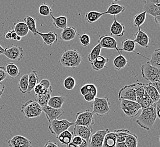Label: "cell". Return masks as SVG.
Instances as JSON below:
<instances>
[{"label":"cell","mask_w":160,"mask_h":147,"mask_svg":"<svg viewBox=\"0 0 160 147\" xmlns=\"http://www.w3.org/2000/svg\"><path fill=\"white\" fill-rule=\"evenodd\" d=\"M94 113L88 110L85 111H80L76 115V121L74 126H82L91 127L94 123Z\"/></svg>","instance_id":"8"},{"label":"cell","mask_w":160,"mask_h":147,"mask_svg":"<svg viewBox=\"0 0 160 147\" xmlns=\"http://www.w3.org/2000/svg\"><path fill=\"white\" fill-rule=\"evenodd\" d=\"M133 86L134 88L135 89L136 96V99H137V102L140 101L145 93V90L143 86H142V83H136L133 84Z\"/></svg>","instance_id":"42"},{"label":"cell","mask_w":160,"mask_h":147,"mask_svg":"<svg viewBox=\"0 0 160 147\" xmlns=\"http://www.w3.org/2000/svg\"><path fill=\"white\" fill-rule=\"evenodd\" d=\"M6 48H3L2 46L0 45V55H3V53L5 52Z\"/></svg>","instance_id":"62"},{"label":"cell","mask_w":160,"mask_h":147,"mask_svg":"<svg viewBox=\"0 0 160 147\" xmlns=\"http://www.w3.org/2000/svg\"><path fill=\"white\" fill-rule=\"evenodd\" d=\"M5 69L7 75H9L12 79H16L21 75V71L19 69L13 62H9L6 64Z\"/></svg>","instance_id":"25"},{"label":"cell","mask_w":160,"mask_h":147,"mask_svg":"<svg viewBox=\"0 0 160 147\" xmlns=\"http://www.w3.org/2000/svg\"><path fill=\"white\" fill-rule=\"evenodd\" d=\"M18 36V35H17L16 32L12 29V40H17V37Z\"/></svg>","instance_id":"59"},{"label":"cell","mask_w":160,"mask_h":147,"mask_svg":"<svg viewBox=\"0 0 160 147\" xmlns=\"http://www.w3.org/2000/svg\"><path fill=\"white\" fill-rule=\"evenodd\" d=\"M138 103L140 105L142 109H144L146 108L150 107L151 105L154 102H153V101L151 100V98L149 97V96H148L147 93L146 92L144 97L140 100V101L138 102Z\"/></svg>","instance_id":"45"},{"label":"cell","mask_w":160,"mask_h":147,"mask_svg":"<svg viewBox=\"0 0 160 147\" xmlns=\"http://www.w3.org/2000/svg\"><path fill=\"white\" fill-rule=\"evenodd\" d=\"M21 111L26 118H34L40 116L42 107L37 102L30 100L22 105Z\"/></svg>","instance_id":"3"},{"label":"cell","mask_w":160,"mask_h":147,"mask_svg":"<svg viewBox=\"0 0 160 147\" xmlns=\"http://www.w3.org/2000/svg\"><path fill=\"white\" fill-rule=\"evenodd\" d=\"M73 136L74 135L73 132L69 131L68 130H66L61 133L56 138L58 139L59 141L62 145H68L72 142Z\"/></svg>","instance_id":"33"},{"label":"cell","mask_w":160,"mask_h":147,"mask_svg":"<svg viewBox=\"0 0 160 147\" xmlns=\"http://www.w3.org/2000/svg\"><path fill=\"white\" fill-rule=\"evenodd\" d=\"M113 64L114 68L117 70H120L126 67L127 64V60L124 56L120 55L114 58Z\"/></svg>","instance_id":"35"},{"label":"cell","mask_w":160,"mask_h":147,"mask_svg":"<svg viewBox=\"0 0 160 147\" xmlns=\"http://www.w3.org/2000/svg\"><path fill=\"white\" fill-rule=\"evenodd\" d=\"M12 30L17 35L20 37H25L28 34V28L23 21L16 23L13 25Z\"/></svg>","instance_id":"27"},{"label":"cell","mask_w":160,"mask_h":147,"mask_svg":"<svg viewBox=\"0 0 160 147\" xmlns=\"http://www.w3.org/2000/svg\"><path fill=\"white\" fill-rule=\"evenodd\" d=\"M44 147H60V146L57 143L52 142L50 140H48V141H47V143Z\"/></svg>","instance_id":"53"},{"label":"cell","mask_w":160,"mask_h":147,"mask_svg":"<svg viewBox=\"0 0 160 147\" xmlns=\"http://www.w3.org/2000/svg\"><path fill=\"white\" fill-rule=\"evenodd\" d=\"M147 18V12H142L139 14H138L134 17L133 23L136 27L140 28V26L143 25L145 21Z\"/></svg>","instance_id":"39"},{"label":"cell","mask_w":160,"mask_h":147,"mask_svg":"<svg viewBox=\"0 0 160 147\" xmlns=\"http://www.w3.org/2000/svg\"><path fill=\"white\" fill-rule=\"evenodd\" d=\"M12 30L8 31L5 35V37L7 40H12Z\"/></svg>","instance_id":"56"},{"label":"cell","mask_w":160,"mask_h":147,"mask_svg":"<svg viewBox=\"0 0 160 147\" xmlns=\"http://www.w3.org/2000/svg\"><path fill=\"white\" fill-rule=\"evenodd\" d=\"M23 22L28 26V30L31 31L34 36H35L38 32L36 19L30 16H27L23 19Z\"/></svg>","instance_id":"31"},{"label":"cell","mask_w":160,"mask_h":147,"mask_svg":"<svg viewBox=\"0 0 160 147\" xmlns=\"http://www.w3.org/2000/svg\"><path fill=\"white\" fill-rule=\"evenodd\" d=\"M84 99L88 102H92V101L94 100V99L96 97H97V96H96L95 95H94L92 92H89V93H88L87 95H85L83 96Z\"/></svg>","instance_id":"51"},{"label":"cell","mask_w":160,"mask_h":147,"mask_svg":"<svg viewBox=\"0 0 160 147\" xmlns=\"http://www.w3.org/2000/svg\"><path fill=\"white\" fill-rule=\"evenodd\" d=\"M109 61V59L108 58H105L104 57L99 55L95 60L90 62L92 68L94 70H101L104 68H108L106 64Z\"/></svg>","instance_id":"23"},{"label":"cell","mask_w":160,"mask_h":147,"mask_svg":"<svg viewBox=\"0 0 160 147\" xmlns=\"http://www.w3.org/2000/svg\"><path fill=\"white\" fill-rule=\"evenodd\" d=\"M92 113L98 116L107 115L111 110L110 102L107 97H96L92 101Z\"/></svg>","instance_id":"4"},{"label":"cell","mask_w":160,"mask_h":147,"mask_svg":"<svg viewBox=\"0 0 160 147\" xmlns=\"http://www.w3.org/2000/svg\"><path fill=\"white\" fill-rule=\"evenodd\" d=\"M154 21L156 23V24L158 25L160 22V16H157L156 17H154Z\"/></svg>","instance_id":"61"},{"label":"cell","mask_w":160,"mask_h":147,"mask_svg":"<svg viewBox=\"0 0 160 147\" xmlns=\"http://www.w3.org/2000/svg\"><path fill=\"white\" fill-rule=\"evenodd\" d=\"M65 97L61 96H53L49 98L47 105L56 109H62V105L64 103Z\"/></svg>","instance_id":"26"},{"label":"cell","mask_w":160,"mask_h":147,"mask_svg":"<svg viewBox=\"0 0 160 147\" xmlns=\"http://www.w3.org/2000/svg\"><path fill=\"white\" fill-rule=\"evenodd\" d=\"M52 18L53 25L56 29H64L68 27V19L65 16H60L59 17H55L52 14L51 15Z\"/></svg>","instance_id":"29"},{"label":"cell","mask_w":160,"mask_h":147,"mask_svg":"<svg viewBox=\"0 0 160 147\" xmlns=\"http://www.w3.org/2000/svg\"><path fill=\"white\" fill-rule=\"evenodd\" d=\"M98 44L101 45L102 48L115 49L119 54V55H122V51L118 48L117 41L112 37L106 34L100 36L98 39Z\"/></svg>","instance_id":"9"},{"label":"cell","mask_w":160,"mask_h":147,"mask_svg":"<svg viewBox=\"0 0 160 147\" xmlns=\"http://www.w3.org/2000/svg\"><path fill=\"white\" fill-rule=\"evenodd\" d=\"M110 34L117 37H122L125 34V26L117 21L116 16H114V21L110 26Z\"/></svg>","instance_id":"17"},{"label":"cell","mask_w":160,"mask_h":147,"mask_svg":"<svg viewBox=\"0 0 160 147\" xmlns=\"http://www.w3.org/2000/svg\"><path fill=\"white\" fill-rule=\"evenodd\" d=\"M82 139L80 138L79 136H74V137H73L72 139V142L74 144L77 145H80V144L82 143Z\"/></svg>","instance_id":"52"},{"label":"cell","mask_w":160,"mask_h":147,"mask_svg":"<svg viewBox=\"0 0 160 147\" xmlns=\"http://www.w3.org/2000/svg\"><path fill=\"white\" fill-rule=\"evenodd\" d=\"M3 55L9 59L19 61L23 57V50L21 46H12L6 48Z\"/></svg>","instance_id":"12"},{"label":"cell","mask_w":160,"mask_h":147,"mask_svg":"<svg viewBox=\"0 0 160 147\" xmlns=\"http://www.w3.org/2000/svg\"><path fill=\"white\" fill-rule=\"evenodd\" d=\"M156 112L158 118H160V100L156 102Z\"/></svg>","instance_id":"54"},{"label":"cell","mask_w":160,"mask_h":147,"mask_svg":"<svg viewBox=\"0 0 160 147\" xmlns=\"http://www.w3.org/2000/svg\"><path fill=\"white\" fill-rule=\"evenodd\" d=\"M77 30L73 26H69L65 28L60 33V39L64 41H70L73 40L76 36Z\"/></svg>","instance_id":"20"},{"label":"cell","mask_w":160,"mask_h":147,"mask_svg":"<svg viewBox=\"0 0 160 147\" xmlns=\"http://www.w3.org/2000/svg\"><path fill=\"white\" fill-rule=\"evenodd\" d=\"M116 147H127L126 143L124 142L122 143H118L116 144Z\"/></svg>","instance_id":"60"},{"label":"cell","mask_w":160,"mask_h":147,"mask_svg":"<svg viewBox=\"0 0 160 147\" xmlns=\"http://www.w3.org/2000/svg\"><path fill=\"white\" fill-rule=\"evenodd\" d=\"M80 92L83 96L87 95L89 92H92L94 95L97 96V88L93 84H86L83 85L80 89Z\"/></svg>","instance_id":"38"},{"label":"cell","mask_w":160,"mask_h":147,"mask_svg":"<svg viewBox=\"0 0 160 147\" xmlns=\"http://www.w3.org/2000/svg\"><path fill=\"white\" fill-rule=\"evenodd\" d=\"M151 85L154 87L156 89H157V91L160 93V82H154V83H151Z\"/></svg>","instance_id":"55"},{"label":"cell","mask_w":160,"mask_h":147,"mask_svg":"<svg viewBox=\"0 0 160 147\" xmlns=\"http://www.w3.org/2000/svg\"><path fill=\"white\" fill-rule=\"evenodd\" d=\"M76 84V82L73 77H67L64 80V86L65 88L68 91H71L74 89Z\"/></svg>","instance_id":"46"},{"label":"cell","mask_w":160,"mask_h":147,"mask_svg":"<svg viewBox=\"0 0 160 147\" xmlns=\"http://www.w3.org/2000/svg\"><path fill=\"white\" fill-rule=\"evenodd\" d=\"M124 143L127 147H138V138L137 135L130 132L127 135Z\"/></svg>","instance_id":"40"},{"label":"cell","mask_w":160,"mask_h":147,"mask_svg":"<svg viewBox=\"0 0 160 147\" xmlns=\"http://www.w3.org/2000/svg\"><path fill=\"white\" fill-rule=\"evenodd\" d=\"M144 7L143 9L147 14L153 16V17H156L160 15V5H156L151 2L150 0L144 1Z\"/></svg>","instance_id":"19"},{"label":"cell","mask_w":160,"mask_h":147,"mask_svg":"<svg viewBox=\"0 0 160 147\" xmlns=\"http://www.w3.org/2000/svg\"><path fill=\"white\" fill-rule=\"evenodd\" d=\"M117 137L114 132H108L105 136L102 147H116Z\"/></svg>","instance_id":"32"},{"label":"cell","mask_w":160,"mask_h":147,"mask_svg":"<svg viewBox=\"0 0 160 147\" xmlns=\"http://www.w3.org/2000/svg\"><path fill=\"white\" fill-rule=\"evenodd\" d=\"M28 75V92L27 93H30L32 92L35 87L39 82V78L38 75L37 71L35 70H32Z\"/></svg>","instance_id":"30"},{"label":"cell","mask_w":160,"mask_h":147,"mask_svg":"<svg viewBox=\"0 0 160 147\" xmlns=\"http://www.w3.org/2000/svg\"><path fill=\"white\" fill-rule=\"evenodd\" d=\"M5 88V86L3 84V83H0V98L2 95V93H3Z\"/></svg>","instance_id":"58"},{"label":"cell","mask_w":160,"mask_h":147,"mask_svg":"<svg viewBox=\"0 0 160 147\" xmlns=\"http://www.w3.org/2000/svg\"><path fill=\"white\" fill-rule=\"evenodd\" d=\"M136 48V43L133 40H131V39H127L124 40H123L122 43V48L120 50L123 52V51H125V52H135L138 55H141L142 57L146 58L147 59H149V58H147L146 57H145L144 55H142L140 53H138L136 52L135 50Z\"/></svg>","instance_id":"24"},{"label":"cell","mask_w":160,"mask_h":147,"mask_svg":"<svg viewBox=\"0 0 160 147\" xmlns=\"http://www.w3.org/2000/svg\"><path fill=\"white\" fill-rule=\"evenodd\" d=\"M120 102V108L123 113L129 118L136 116L140 109H142L140 105L136 101L129 100H122Z\"/></svg>","instance_id":"7"},{"label":"cell","mask_w":160,"mask_h":147,"mask_svg":"<svg viewBox=\"0 0 160 147\" xmlns=\"http://www.w3.org/2000/svg\"><path fill=\"white\" fill-rule=\"evenodd\" d=\"M102 48L101 45L98 44L97 45L94 46L91 50V52L89 53L88 55V61L90 62H92L94 60H95L96 58L99 57L101 53Z\"/></svg>","instance_id":"43"},{"label":"cell","mask_w":160,"mask_h":147,"mask_svg":"<svg viewBox=\"0 0 160 147\" xmlns=\"http://www.w3.org/2000/svg\"><path fill=\"white\" fill-rule=\"evenodd\" d=\"M104 15L103 12H100L97 11H90L89 12H86L85 19L86 21L90 24L93 23L98 21L102 16Z\"/></svg>","instance_id":"34"},{"label":"cell","mask_w":160,"mask_h":147,"mask_svg":"<svg viewBox=\"0 0 160 147\" xmlns=\"http://www.w3.org/2000/svg\"><path fill=\"white\" fill-rule=\"evenodd\" d=\"M34 90L35 95H39L42 94L43 92L46 90V89H45L43 86L40 85V84L38 83V84L35 87Z\"/></svg>","instance_id":"48"},{"label":"cell","mask_w":160,"mask_h":147,"mask_svg":"<svg viewBox=\"0 0 160 147\" xmlns=\"http://www.w3.org/2000/svg\"><path fill=\"white\" fill-rule=\"evenodd\" d=\"M74 123L67 120H55L49 123L48 129L53 135L58 137L61 133L68 130L71 126H74Z\"/></svg>","instance_id":"6"},{"label":"cell","mask_w":160,"mask_h":147,"mask_svg":"<svg viewBox=\"0 0 160 147\" xmlns=\"http://www.w3.org/2000/svg\"><path fill=\"white\" fill-rule=\"evenodd\" d=\"M157 118L156 102H154L150 107L142 109V113L136 121V122L142 129L151 130Z\"/></svg>","instance_id":"1"},{"label":"cell","mask_w":160,"mask_h":147,"mask_svg":"<svg viewBox=\"0 0 160 147\" xmlns=\"http://www.w3.org/2000/svg\"><path fill=\"white\" fill-rule=\"evenodd\" d=\"M114 132L117 137V143H122L125 141V139L127 135H128L131 132L127 129H120V130H115Z\"/></svg>","instance_id":"41"},{"label":"cell","mask_w":160,"mask_h":147,"mask_svg":"<svg viewBox=\"0 0 160 147\" xmlns=\"http://www.w3.org/2000/svg\"><path fill=\"white\" fill-rule=\"evenodd\" d=\"M126 10L124 6L119 4L112 2L108 7L106 12H103L104 14H110L113 16H116L122 12H124Z\"/></svg>","instance_id":"28"},{"label":"cell","mask_w":160,"mask_h":147,"mask_svg":"<svg viewBox=\"0 0 160 147\" xmlns=\"http://www.w3.org/2000/svg\"><path fill=\"white\" fill-rule=\"evenodd\" d=\"M92 127L82 126H74L73 134L74 136H79L86 141H89L90 138L92 135Z\"/></svg>","instance_id":"13"},{"label":"cell","mask_w":160,"mask_h":147,"mask_svg":"<svg viewBox=\"0 0 160 147\" xmlns=\"http://www.w3.org/2000/svg\"><path fill=\"white\" fill-rule=\"evenodd\" d=\"M37 35L42 37L44 44L48 46L52 45L58 41V34L53 31H49L47 33H42L38 31Z\"/></svg>","instance_id":"18"},{"label":"cell","mask_w":160,"mask_h":147,"mask_svg":"<svg viewBox=\"0 0 160 147\" xmlns=\"http://www.w3.org/2000/svg\"><path fill=\"white\" fill-rule=\"evenodd\" d=\"M78 147H89V144L88 141H86L85 140H82V143L80 144Z\"/></svg>","instance_id":"57"},{"label":"cell","mask_w":160,"mask_h":147,"mask_svg":"<svg viewBox=\"0 0 160 147\" xmlns=\"http://www.w3.org/2000/svg\"><path fill=\"white\" fill-rule=\"evenodd\" d=\"M42 110L45 114L47 119L49 123L53 120H58L59 117L62 116L64 114V111L62 109H56L48 105L42 107Z\"/></svg>","instance_id":"14"},{"label":"cell","mask_w":160,"mask_h":147,"mask_svg":"<svg viewBox=\"0 0 160 147\" xmlns=\"http://www.w3.org/2000/svg\"><path fill=\"white\" fill-rule=\"evenodd\" d=\"M79 40L82 46L83 47H86L89 45L91 42V38L89 35L83 34L80 35Z\"/></svg>","instance_id":"47"},{"label":"cell","mask_w":160,"mask_h":147,"mask_svg":"<svg viewBox=\"0 0 160 147\" xmlns=\"http://www.w3.org/2000/svg\"><path fill=\"white\" fill-rule=\"evenodd\" d=\"M39 83L40 84V85L43 86L45 89H49V88L51 87V82H49V80L47 79H43L42 80H40V82Z\"/></svg>","instance_id":"50"},{"label":"cell","mask_w":160,"mask_h":147,"mask_svg":"<svg viewBox=\"0 0 160 147\" xmlns=\"http://www.w3.org/2000/svg\"><path fill=\"white\" fill-rule=\"evenodd\" d=\"M10 147H30V140L21 135H16L8 141Z\"/></svg>","instance_id":"16"},{"label":"cell","mask_w":160,"mask_h":147,"mask_svg":"<svg viewBox=\"0 0 160 147\" xmlns=\"http://www.w3.org/2000/svg\"><path fill=\"white\" fill-rule=\"evenodd\" d=\"M149 64L154 68L160 69V49H155L152 53L151 58L149 61Z\"/></svg>","instance_id":"36"},{"label":"cell","mask_w":160,"mask_h":147,"mask_svg":"<svg viewBox=\"0 0 160 147\" xmlns=\"http://www.w3.org/2000/svg\"><path fill=\"white\" fill-rule=\"evenodd\" d=\"M8 77L5 69L3 66H0V83L3 81Z\"/></svg>","instance_id":"49"},{"label":"cell","mask_w":160,"mask_h":147,"mask_svg":"<svg viewBox=\"0 0 160 147\" xmlns=\"http://www.w3.org/2000/svg\"><path fill=\"white\" fill-rule=\"evenodd\" d=\"M135 40H133L136 44H138L139 46L143 48H147L149 44L151 41L150 37L140 28H138V30L135 35Z\"/></svg>","instance_id":"15"},{"label":"cell","mask_w":160,"mask_h":147,"mask_svg":"<svg viewBox=\"0 0 160 147\" xmlns=\"http://www.w3.org/2000/svg\"><path fill=\"white\" fill-rule=\"evenodd\" d=\"M109 132V129L98 130L92 134L90 138L89 147H102L105 136Z\"/></svg>","instance_id":"11"},{"label":"cell","mask_w":160,"mask_h":147,"mask_svg":"<svg viewBox=\"0 0 160 147\" xmlns=\"http://www.w3.org/2000/svg\"><path fill=\"white\" fill-rule=\"evenodd\" d=\"M118 98L120 101L122 100L137 101L135 89L134 88L132 84L124 86L122 87L118 93Z\"/></svg>","instance_id":"10"},{"label":"cell","mask_w":160,"mask_h":147,"mask_svg":"<svg viewBox=\"0 0 160 147\" xmlns=\"http://www.w3.org/2000/svg\"><path fill=\"white\" fill-rule=\"evenodd\" d=\"M28 75L26 74L21 78L19 81L18 88L23 94H25L28 92Z\"/></svg>","instance_id":"37"},{"label":"cell","mask_w":160,"mask_h":147,"mask_svg":"<svg viewBox=\"0 0 160 147\" xmlns=\"http://www.w3.org/2000/svg\"><path fill=\"white\" fill-rule=\"evenodd\" d=\"M52 92V86L49 89H46L42 94L39 95H35V100L42 107H45L48 104L49 98L51 97V94Z\"/></svg>","instance_id":"21"},{"label":"cell","mask_w":160,"mask_h":147,"mask_svg":"<svg viewBox=\"0 0 160 147\" xmlns=\"http://www.w3.org/2000/svg\"><path fill=\"white\" fill-rule=\"evenodd\" d=\"M82 61V55L76 49H69L63 53L60 59V63L65 68H74L78 67Z\"/></svg>","instance_id":"2"},{"label":"cell","mask_w":160,"mask_h":147,"mask_svg":"<svg viewBox=\"0 0 160 147\" xmlns=\"http://www.w3.org/2000/svg\"></svg>","instance_id":"64"},{"label":"cell","mask_w":160,"mask_h":147,"mask_svg":"<svg viewBox=\"0 0 160 147\" xmlns=\"http://www.w3.org/2000/svg\"><path fill=\"white\" fill-rule=\"evenodd\" d=\"M142 84L149 97L153 101V102H157V101L160 100V93L157 91V89L151 85V83L145 84L142 83Z\"/></svg>","instance_id":"22"},{"label":"cell","mask_w":160,"mask_h":147,"mask_svg":"<svg viewBox=\"0 0 160 147\" xmlns=\"http://www.w3.org/2000/svg\"><path fill=\"white\" fill-rule=\"evenodd\" d=\"M141 73L143 78L150 82V83L160 81V69L151 66L148 61L142 65Z\"/></svg>","instance_id":"5"},{"label":"cell","mask_w":160,"mask_h":147,"mask_svg":"<svg viewBox=\"0 0 160 147\" xmlns=\"http://www.w3.org/2000/svg\"><path fill=\"white\" fill-rule=\"evenodd\" d=\"M39 12L41 16L46 17L52 14V10L48 4L42 2L39 7Z\"/></svg>","instance_id":"44"},{"label":"cell","mask_w":160,"mask_h":147,"mask_svg":"<svg viewBox=\"0 0 160 147\" xmlns=\"http://www.w3.org/2000/svg\"><path fill=\"white\" fill-rule=\"evenodd\" d=\"M67 147H78V145H77L74 144L73 143L71 142L69 144L67 145Z\"/></svg>","instance_id":"63"}]
</instances>
